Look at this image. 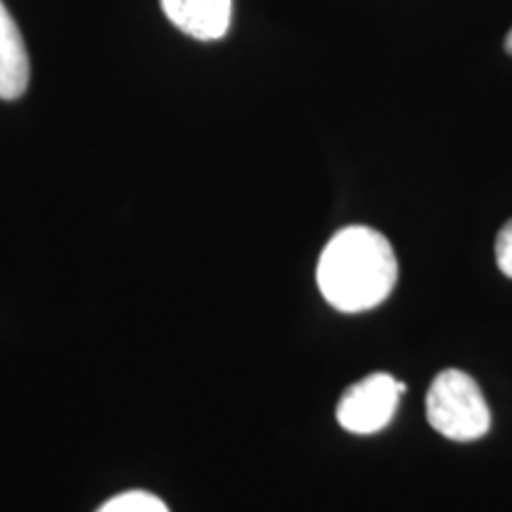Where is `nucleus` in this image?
Wrapping results in <instances>:
<instances>
[{"instance_id":"f257e3e1","label":"nucleus","mask_w":512,"mask_h":512,"mask_svg":"<svg viewBox=\"0 0 512 512\" xmlns=\"http://www.w3.org/2000/svg\"><path fill=\"white\" fill-rule=\"evenodd\" d=\"M316 278L325 302L337 311H368L392 294L399 278V261L382 233L366 226H349L325 245Z\"/></svg>"},{"instance_id":"f03ea898","label":"nucleus","mask_w":512,"mask_h":512,"mask_svg":"<svg viewBox=\"0 0 512 512\" xmlns=\"http://www.w3.org/2000/svg\"><path fill=\"white\" fill-rule=\"evenodd\" d=\"M427 420L441 437L453 441L482 439L491 430V411L479 384L463 370L448 368L427 392Z\"/></svg>"},{"instance_id":"7ed1b4c3","label":"nucleus","mask_w":512,"mask_h":512,"mask_svg":"<svg viewBox=\"0 0 512 512\" xmlns=\"http://www.w3.org/2000/svg\"><path fill=\"white\" fill-rule=\"evenodd\" d=\"M406 384L387 373L368 375L366 380L351 384L339 399L337 420L347 432L375 434L384 430L399 408Z\"/></svg>"},{"instance_id":"20e7f679","label":"nucleus","mask_w":512,"mask_h":512,"mask_svg":"<svg viewBox=\"0 0 512 512\" xmlns=\"http://www.w3.org/2000/svg\"><path fill=\"white\" fill-rule=\"evenodd\" d=\"M171 24L197 41L226 36L233 15V0H162Z\"/></svg>"},{"instance_id":"39448f33","label":"nucleus","mask_w":512,"mask_h":512,"mask_svg":"<svg viewBox=\"0 0 512 512\" xmlns=\"http://www.w3.org/2000/svg\"><path fill=\"white\" fill-rule=\"evenodd\" d=\"M29 53L22 31L0 0V100H17L29 86Z\"/></svg>"},{"instance_id":"423d86ee","label":"nucleus","mask_w":512,"mask_h":512,"mask_svg":"<svg viewBox=\"0 0 512 512\" xmlns=\"http://www.w3.org/2000/svg\"><path fill=\"white\" fill-rule=\"evenodd\" d=\"M98 512H169L162 498L147 494V491H126L102 503Z\"/></svg>"},{"instance_id":"0eeeda50","label":"nucleus","mask_w":512,"mask_h":512,"mask_svg":"<svg viewBox=\"0 0 512 512\" xmlns=\"http://www.w3.org/2000/svg\"><path fill=\"white\" fill-rule=\"evenodd\" d=\"M496 264L503 275L512 278V219L505 223L496 238Z\"/></svg>"},{"instance_id":"6e6552de","label":"nucleus","mask_w":512,"mask_h":512,"mask_svg":"<svg viewBox=\"0 0 512 512\" xmlns=\"http://www.w3.org/2000/svg\"><path fill=\"white\" fill-rule=\"evenodd\" d=\"M505 50H508V53L512 55V29H510V34L505 36Z\"/></svg>"}]
</instances>
